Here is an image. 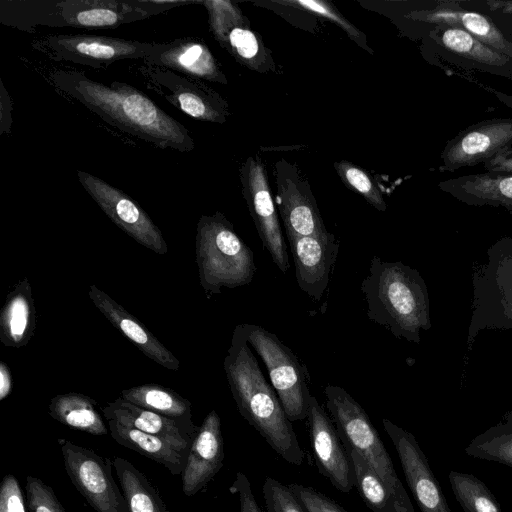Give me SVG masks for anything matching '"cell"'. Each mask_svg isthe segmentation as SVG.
I'll return each mask as SVG.
<instances>
[{"label": "cell", "mask_w": 512, "mask_h": 512, "mask_svg": "<svg viewBox=\"0 0 512 512\" xmlns=\"http://www.w3.org/2000/svg\"><path fill=\"white\" fill-rule=\"evenodd\" d=\"M54 87L75 99L104 122L161 149L191 152L189 130L137 88L120 81L103 83L75 70H56Z\"/></svg>", "instance_id": "1"}, {"label": "cell", "mask_w": 512, "mask_h": 512, "mask_svg": "<svg viewBox=\"0 0 512 512\" xmlns=\"http://www.w3.org/2000/svg\"><path fill=\"white\" fill-rule=\"evenodd\" d=\"M223 366L241 416L285 461L301 465L304 452L276 391L249 347L242 324L233 331Z\"/></svg>", "instance_id": "2"}, {"label": "cell", "mask_w": 512, "mask_h": 512, "mask_svg": "<svg viewBox=\"0 0 512 512\" xmlns=\"http://www.w3.org/2000/svg\"><path fill=\"white\" fill-rule=\"evenodd\" d=\"M361 291L367 317L395 337L419 344L421 331L431 328L427 285L416 269L373 256Z\"/></svg>", "instance_id": "3"}, {"label": "cell", "mask_w": 512, "mask_h": 512, "mask_svg": "<svg viewBox=\"0 0 512 512\" xmlns=\"http://www.w3.org/2000/svg\"><path fill=\"white\" fill-rule=\"evenodd\" d=\"M196 263L208 297L220 293L223 287L250 284L256 272L253 251L221 212L202 215L198 220Z\"/></svg>", "instance_id": "4"}, {"label": "cell", "mask_w": 512, "mask_h": 512, "mask_svg": "<svg viewBox=\"0 0 512 512\" xmlns=\"http://www.w3.org/2000/svg\"><path fill=\"white\" fill-rule=\"evenodd\" d=\"M512 329V237L503 236L486 252L472 274L467 349L484 330Z\"/></svg>", "instance_id": "5"}, {"label": "cell", "mask_w": 512, "mask_h": 512, "mask_svg": "<svg viewBox=\"0 0 512 512\" xmlns=\"http://www.w3.org/2000/svg\"><path fill=\"white\" fill-rule=\"evenodd\" d=\"M326 407L345 448L358 452L406 512H415L393 462L366 411L342 387L324 388Z\"/></svg>", "instance_id": "6"}, {"label": "cell", "mask_w": 512, "mask_h": 512, "mask_svg": "<svg viewBox=\"0 0 512 512\" xmlns=\"http://www.w3.org/2000/svg\"><path fill=\"white\" fill-rule=\"evenodd\" d=\"M242 327L248 344L265 364L288 419L292 422L307 418L312 395L306 368L272 332L255 324L245 323Z\"/></svg>", "instance_id": "7"}, {"label": "cell", "mask_w": 512, "mask_h": 512, "mask_svg": "<svg viewBox=\"0 0 512 512\" xmlns=\"http://www.w3.org/2000/svg\"><path fill=\"white\" fill-rule=\"evenodd\" d=\"M58 445L71 482L96 512H129L112 475L113 461L67 439L59 438Z\"/></svg>", "instance_id": "8"}, {"label": "cell", "mask_w": 512, "mask_h": 512, "mask_svg": "<svg viewBox=\"0 0 512 512\" xmlns=\"http://www.w3.org/2000/svg\"><path fill=\"white\" fill-rule=\"evenodd\" d=\"M154 43L89 34L49 35L33 43L56 61L105 68L125 59H145Z\"/></svg>", "instance_id": "9"}, {"label": "cell", "mask_w": 512, "mask_h": 512, "mask_svg": "<svg viewBox=\"0 0 512 512\" xmlns=\"http://www.w3.org/2000/svg\"><path fill=\"white\" fill-rule=\"evenodd\" d=\"M165 0H64L54 1L51 27L110 29L170 10Z\"/></svg>", "instance_id": "10"}, {"label": "cell", "mask_w": 512, "mask_h": 512, "mask_svg": "<svg viewBox=\"0 0 512 512\" xmlns=\"http://www.w3.org/2000/svg\"><path fill=\"white\" fill-rule=\"evenodd\" d=\"M137 74L148 89L194 119L224 123L229 115L227 102L200 80L145 63Z\"/></svg>", "instance_id": "11"}, {"label": "cell", "mask_w": 512, "mask_h": 512, "mask_svg": "<svg viewBox=\"0 0 512 512\" xmlns=\"http://www.w3.org/2000/svg\"><path fill=\"white\" fill-rule=\"evenodd\" d=\"M77 177L82 187L117 227L157 254L168 252L161 230L129 195L88 172L78 170Z\"/></svg>", "instance_id": "12"}, {"label": "cell", "mask_w": 512, "mask_h": 512, "mask_svg": "<svg viewBox=\"0 0 512 512\" xmlns=\"http://www.w3.org/2000/svg\"><path fill=\"white\" fill-rule=\"evenodd\" d=\"M242 194L264 248L282 272L289 268L284 236L261 159L250 156L240 168Z\"/></svg>", "instance_id": "13"}, {"label": "cell", "mask_w": 512, "mask_h": 512, "mask_svg": "<svg viewBox=\"0 0 512 512\" xmlns=\"http://www.w3.org/2000/svg\"><path fill=\"white\" fill-rule=\"evenodd\" d=\"M274 175L277 187L275 201L286 234L311 236L327 233L310 185L299 169L280 159L274 165Z\"/></svg>", "instance_id": "14"}, {"label": "cell", "mask_w": 512, "mask_h": 512, "mask_svg": "<svg viewBox=\"0 0 512 512\" xmlns=\"http://www.w3.org/2000/svg\"><path fill=\"white\" fill-rule=\"evenodd\" d=\"M209 17L210 30L216 40L239 62L258 72H266L273 64L261 38L240 11L229 1H202Z\"/></svg>", "instance_id": "15"}, {"label": "cell", "mask_w": 512, "mask_h": 512, "mask_svg": "<svg viewBox=\"0 0 512 512\" xmlns=\"http://www.w3.org/2000/svg\"><path fill=\"white\" fill-rule=\"evenodd\" d=\"M512 146V118L477 122L447 141L440 171L454 172L486 162L502 148Z\"/></svg>", "instance_id": "16"}, {"label": "cell", "mask_w": 512, "mask_h": 512, "mask_svg": "<svg viewBox=\"0 0 512 512\" xmlns=\"http://www.w3.org/2000/svg\"><path fill=\"white\" fill-rule=\"evenodd\" d=\"M400 460L406 482L421 512H452L428 460L413 434L382 420Z\"/></svg>", "instance_id": "17"}, {"label": "cell", "mask_w": 512, "mask_h": 512, "mask_svg": "<svg viewBox=\"0 0 512 512\" xmlns=\"http://www.w3.org/2000/svg\"><path fill=\"white\" fill-rule=\"evenodd\" d=\"M310 440L318 471L340 492L347 493L355 486L351 458L335 425L315 396L308 408Z\"/></svg>", "instance_id": "18"}, {"label": "cell", "mask_w": 512, "mask_h": 512, "mask_svg": "<svg viewBox=\"0 0 512 512\" xmlns=\"http://www.w3.org/2000/svg\"><path fill=\"white\" fill-rule=\"evenodd\" d=\"M298 286L319 301L327 289L340 243L332 233L299 236L287 234Z\"/></svg>", "instance_id": "19"}, {"label": "cell", "mask_w": 512, "mask_h": 512, "mask_svg": "<svg viewBox=\"0 0 512 512\" xmlns=\"http://www.w3.org/2000/svg\"><path fill=\"white\" fill-rule=\"evenodd\" d=\"M144 63L196 80L227 83L210 49L203 41L193 37L178 38L168 43H154Z\"/></svg>", "instance_id": "20"}, {"label": "cell", "mask_w": 512, "mask_h": 512, "mask_svg": "<svg viewBox=\"0 0 512 512\" xmlns=\"http://www.w3.org/2000/svg\"><path fill=\"white\" fill-rule=\"evenodd\" d=\"M224 442L220 417L210 411L192 440L186 464L181 474L182 490L186 496H194L219 472L223 465Z\"/></svg>", "instance_id": "21"}, {"label": "cell", "mask_w": 512, "mask_h": 512, "mask_svg": "<svg viewBox=\"0 0 512 512\" xmlns=\"http://www.w3.org/2000/svg\"><path fill=\"white\" fill-rule=\"evenodd\" d=\"M89 298L106 319L148 358L171 371L179 369V360L144 324L96 285H90Z\"/></svg>", "instance_id": "22"}, {"label": "cell", "mask_w": 512, "mask_h": 512, "mask_svg": "<svg viewBox=\"0 0 512 512\" xmlns=\"http://www.w3.org/2000/svg\"><path fill=\"white\" fill-rule=\"evenodd\" d=\"M410 17L438 27L464 30L477 40L512 58V40L508 39L489 17L466 10L460 7L458 2H439L436 7L429 10L412 12Z\"/></svg>", "instance_id": "23"}, {"label": "cell", "mask_w": 512, "mask_h": 512, "mask_svg": "<svg viewBox=\"0 0 512 512\" xmlns=\"http://www.w3.org/2000/svg\"><path fill=\"white\" fill-rule=\"evenodd\" d=\"M438 187L471 206L503 207L512 211V174L484 172L439 182Z\"/></svg>", "instance_id": "24"}, {"label": "cell", "mask_w": 512, "mask_h": 512, "mask_svg": "<svg viewBox=\"0 0 512 512\" xmlns=\"http://www.w3.org/2000/svg\"><path fill=\"white\" fill-rule=\"evenodd\" d=\"M106 420H115L167 441L188 455L192 437L179 423L155 412L138 407L121 396L103 408Z\"/></svg>", "instance_id": "25"}, {"label": "cell", "mask_w": 512, "mask_h": 512, "mask_svg": "<svg viewBox=\"0 0 512 512\" xmlns=\"http://www.w3.org/2000/svg\"><path fill=\"white\" fill-rule=\"evenodd\" d=\"M436 40L451 56L494 74L511 76L512 58L477 40L459 28L438 27Z\"/></svg>", "instance_id": "26"}, {"label": "cell", "mask_w": 512, "mask_h": 512, "mask_svg": "<svg viewBox=\"0 0 512 512\" xmlns=\"http://www.w3.org/2000/svg\"><path fill=\"white\" fill-rule=\"evenodd\" d=\"M36 328V309L28 278L20 280L6 297L0 313V341L10 348L27 345Z\"/></svg>", "instance_id": "27"}, {"label": "cell", "mask_w": 512, "mask_h": 512, "mask_svg": "<svg viewBox=\"0 0 512 512\" xmlns=\"http://www.w3.org/2000/svg\"><path fill=\"white\" fill-rule=\"evenodd\" d=\"M124 400L179 423L192 437L198 427L192 420L191 402L171 388L144 384L121 391Z\"/></svg>", "instance_id": "28"}, {"label": "cell", "mask_w": 512, "mask_h": 512, "mask_svg": "<svg viewBox=\"0 0 512 512\" xmlns=\"http://www.w3.org/2000/svg\"><path fill=\"white\" fill-rule=\"evenodd\" d=\"M112 438L120 445L163 465L173 475L182 474L187 454L152 434L123 425L115 420H107Z\"/></svg>", "instance_id": "29"}, {"label": "cell", "mask_w": 512, "mask_h": 512, "mask_svg": "<svg viewBox=\"0 0 512 512\" xmlns=\"http://www.w3.org/2000/svg\"><path fill=\"white\" fill-rule=\"evenodd\" d=\"M96 402L81 393L54 396L48 405L49 415L61 424L92 435H106L109 430L96 410Z\"/></svg>", "instance_id": "30"}, {"label": "cell", "mask_w": 512, "mask_h": 512, "mask_svg": "<svg viewBox=\"0 0 512 512\" xmlns=\"http://www.w3.org/2000/svg\"><path fill=\"white\" fill-rule=\"evenodd\" d=\"M113 467L129 512H168L159 491L131 462L115 457Z\"/></svg>", "instance_id": "31"}, {"label": "cell", "mask_w": 512, "mask_h": 512, "mask_svg": "<svg viewBox=\"0 0 512 512\" xmlns=\"http://www.w3.org/2000/svg\"><path fill=\"white\" fill-rule=\"evenodd\" d=\"M355 475V486L364 503L373 512H406L381 478L355 450L345 448Z\"/></svg>", "instance_id": "32"}, {"label": "cell", "mask_w": 512, "mask_h": 512, "mask_svg": "<svg viewBox=\"0 0 512 512\" xmlns=\"http://www.w3.org/2000/svg\"><path fill=\"white\" fill-rule=\"evenodd\" d=\"M464 451L470 457L512 468V409L497 424L474 437Z\"/></svg>", "instance_id": "33"}, {"label": "cell", "mask_w": 512, "mask_h": 512, "mask_svg": "<svg viewBox=\"0 0 512 512\" xmlns=\"http://www.w3.org/2000/svg\"><path fill=\"white\" fill-rule=\"evenodd\" d=\"M448 479L454 496L464 512H501L495 496L474 475L450 471Z\"/></svg>", "instance_id": "34"}, {"label": "cell", "mask_w": 512, "mask_h": 512, "mask_svg": "<svg viewBox=\"0 0 512 512\" xmlns=\"http://www.w3.org/2000/svg\"><path fill=\"white\" fill-rule=\"evenodd\" d=\"M334 166L347 187L363 196L377 210H386L381 191L364 170L347 161L337 162Z\"/></svg>", "instance_id": "35"}, {"label": "cell", "mask_w": 512, "mask_h": 512, "mask_svg": "<svg viewBox=\"0 0 512 512\" xmlns=\"http://www.w3.org/2000/svg\"><path fill=\"white\" fill-rule=\"evenodd\" d=\"M281 4L296 6L306 11L318 14L326 19L334 22L341 27L349 37L354 40L361 48L372 53L366 43L365 35L346 20L330 3L319 0H295V1H281Z\"/></svg>", "instance_id": "36"}, {"label": "cell", "mask_w": 512, "mask_h": 512, "mask_svg": "<svg viewBox=\"0 0 512 512\" xmlns=\"http://www.w3.org/2000/svg\"><path fill=\"white\" fill-rule=\"evenodd\" d=\"M28 512H66L50 486L34 476L26 478Z\"/></svg>", "instance_id": "37"}, {"label": "cell", "mask_w": 512, "mask_h": 512, "mask_svg": "<svg viewBox=\"0 0 512 512\" xmlns=\"http://www.w3.org/2000/svg\"><path fill=\"white\" fill-rule=\"evenodd\" d=\"M267 512H306L288 486L267 477L262 487Z\"/></svg>", "instance_id": "38"}, {"label": "cell", "mask_w": 512, "mask_h": 512, "mask_svg": "<svg viewBox=\"0 0 512 512\" xmlns=\"http://www.w3.org/2000/svg\"><path fill=\"white\" fill-rule=\"evenodd\" d=\"M291 492L304 507L306 512H347L325 494L300 484H289Z\"/></svg>", "instance_id": "39"}, {"label": "cell", "mask_w": 512, "mask_h": 512, "mask_svg": "<svg viewBox=\"0 0 512 512\" xmlns=\"http://www.w3.org/2000/svg\"><path fill=\"white\" fill-rule=\"evenodd\" d=\"M18 480L12 474L3 477L0 486V512H27Z\"/></svg>", "instance_id": "40"}, {"label": "cell", "mask_w": 512, "mask_h": 512, "mask_svg": "<svg viewBox=\"0 0 512 512\" xmlns=\"http://www.w3.org/2000/svg\"><path fill=\"white\" fill-rule=\"evenodd\" d=\"M229 491L239 496L240 512H263L255 499L251 484L244 473H236Z\"/></svg>", "instance_id": "41"}, {"label": "cell", "mask_w": 512, "mask_h": 512, "mask_svg": "<svg viewBox=\"0 0 512 512\" xmlns=\"http://www.w3.org/2000/svg\"><path fill=\"white\" fill-rule=\"evenodd\" d=\"M483 167L488 172H504L512 174V146L499 150L483 163Z\"/></svg>", "instance_id": "42"}, {"label": "cell", "mask_w": 512, "mask_h": 512, "mask_svg": "<svg viewBox=\"0 0 512 512\" xmlns=\"http://www.w3.org/2000/svg\"><path fill=\"white\" fill-rule=\"evenodd\" d=\"M0 91V134L3 135L9 134L11 130L12 103L2 81Z\"/></svg>", "instance_id": "43"}, {"label": "cell", "mask_w": 512, "mask_h": 512, "mask_svg": "<svg viewBox=\"0 0 512 512\" xmlns=\"http://www.w3.org/2000/svg\"><path fill=\"white\" fill-rule=\"evenodd\" d=\"M12 390V377L8 365L0 361V400L10 395Z\"/></svg>", "instance_id": "44"}, {"label": "cell", "mask_w": 512, "mask_h": 512, "mask_svg": "<svg viewBox=\"0 0 512 512\" xmlns=\"http://www.w3.org/2000/svg\"><path fill=\"white\" fill-rule=\"evenodd\" d=\"M484 89L491 94H493L501 103L512 110V95L503 93L499 90H496L492 87L483 86Z\"/></svg>", "instance_id": "45"}, {"label": "cell", "mask_w": 512, "mask_h": 512, "mask_svg": "<svg viewBox=\"0 0 512 512\" xmlns=\"http://www.w3.org/2000/svg\"><path fill=\"white\" fill-rule=\"evenodd\" d=\"M504 8L507 13H512V1H507L504 4Z\"/></svg>", "instance_id": "46"}]
</instances>
